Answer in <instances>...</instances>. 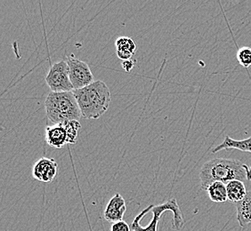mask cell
Returning <instances> with one entry per match:
<instances>
[{
    "label": "cell",
    "mask_w": 251,
    "mask_h": 231,
    "mask_svg": "<svg viewBox=\"0 0 251 231\" xmlns=\"http://www.w3.org/2000/svg\"><path fill=\"white\" fill-rule=\"evenodd\" d=\"M201 189L206 190L213 183L226 185L232 181H251V167L236 159H214L203 164L200 172Z\"/></svg>",
    "instance_id": "cell-1"
},
{
    "label": "cell",
    "mask_w": 251,
    "mask_h": 231,
    "mask_svg": "<svg viewBox=\"0 0 251 231\" xmlns=\"http://www.w3.org/2000/svg\"><path fill=\"white\" fill-rule=\"evenodd\" d=\"M81 115L87 119H98L109 109L111 92L106 84L101 80L95 81L88 87L74 90Z\"/></svg>",
    "instance_id": "cell-2"
},
{
    "label": "cell",
    "mask_w": 251,
    "mask_h": 231,
    "mask_svg": "<svg viewBox=\"0 0 251 231\" xmlns=\"http://www.w3.org/2000/svg\"><path fill=\"white\" fill-rule=\"evenodd\" d=\"M168 211L173 213V230H182L185 223L184 217L176 200L172 198L163 204L157 206L151 205L144 209L138 215L135 217L134 221L131 223L132 231H158V224L160 217Z\"/></svg>",
    "instance_id": "cell-3"
},
{
    "label": "cell",
    "mask_w": 251,
    "mask_h": 231,
    "mask_svg": "<svg viewBox=\"0 0 251 231\" xmlns=\"http://www.w3.org/2000/svg\"><path fill=\"white\" fill-rule=\"evenodd\" d=\"M45 107L48 118L54 125L68 121H78L82 116L73 92H49L46 98Z\"/></svg>",
    "instance_id": "cell-4"
},
{
    "label": "cell",
    "mask_w": 251,
    "mask_h": 231,
    "mask_svg": "<svg viewBox=\"0 0 251 231\" xmlns=\"http://www.w3.org/2000/svg\"><path fill=\"white\" fill-rule=\"evenodd\" d=\"M46 82L51 92H73L74 88L69 76V66L66 60L53 64L46 77Z\"/></svg>",
    "instance_id": "cell-5"
},
{
    "label": "cell",
    "mask_w": 251,
    "mask_h": 231,
    "mask_svg": "<svg viewBox=\"0 0 251 231\" xmlns=\"http://www.w3.org/2000/svg\"><path fill=\"white\" fill-rule=\"evenodd\" d=\"M69 76L74 90L82 89L95 82L94 75L88 64L75 57L73 54L66 58Z\"/></svg>",
    "instance_id": "cell-6"
},
{
    "label": "cell",
    "mask_w": 251,
    "mask_h": 231,
    "mask_svg": "<svg viewBox=\"0 0 251 231\" xmlns=\"http://www.w3.org/2000/svg\"><path fill=\"white\" fill-rule=\"evenodd\" d=\"M58 174V164L53 159L42 158L33 165L32 175L34 178L42 183H52Z\"/></svg>",
    "instance_id": "cell-7"
},
{
    "label": "cell",
    "mask_w": 251,
    "mask_h": 231,
    "mask_svg": "<svg viewBox=\"0 0 251 231\" xmlns=\"http://www.w3.org/2000/svg\"><path fill=\"white\" fill-rule=\"evenodd\" d=\"M126 211V205L125 199L120 193H117L107 204L103 212V217L108 222H121L124 219Z\"/></svg>",
    "instance_id": "cell-8"
},
{
    "label": "cell",
    "mask_w": 251,
    "mask_h": 231,
    "mask_svg": "<svg viewBox=\"0 0 251 231\" xmlns=\"http://www.w3.org/2000/svg\"><path fill=\"white\" fill-rule=\"evenodd\" d=\"M47 143L55 148L61 149L67 144V133L63 124L48 126L46 129Z\"/></svg>",
    "instance_id": "cell-9"
},
{
    "label": "cell",
    "mask_w": 251,
    "mask_h": 231,
    "mask_svg": "<svg viewBox=\"0 0 251 231\" xmlns=\"http://www.w3.org/2000/svg\"><path fill=\"white\" fill-rule=\"evenodd\" d=\"M237 221L240 226L245 228L251 223V191H248L245 198L235 203Z\"/></svg>",
    "instance_id": "cell-10"
},
{
    "label": "cell",
    "mask_w": 251,
    "mask_h": 231,
    "mask_svg": "<svg viewBox=\"0 0 251 231\" xmlns=\"http://www.w3.org/2000/svg\"><path fill=\"white\" fill-rule=\"evenodd\" d=\"M117 55L123 62L133 59V55L136 51V45L133 39L128 37H121L115 42Z\"/></svg>",
    "instance_id": "cell-11"
},
{
    "label": "cell",
    "mask_w": 251,
    "mask_h": 231,
    "mask_svg": "<svg viewBox=\"0 0 251 231\" xmlns=\"http://www.w3.org/2000/svg\"><path fill=\"white\" fill-rule=\"evenodd\" d=\"M223 149H238L244 152L251 153V136L245 140H233L229 136H226L225 140L221 144L218 145L213 149V153H218V151H221Z\"/></svg>",
    "instance_id": "cell-12"
},
{
    "label": "cell",
    "mask_w": 251,
    "mask_h": 231,
    "mask_svg": "<svg viewBox=\"0 0 251 231\" xmlns=\"http://www.w3.org/2000/svg\"><path fill=\"white\" fill-rule=\"evenodd\" d=\"M226 189L228 200L234 204L242 201L248 192L243 182L238 180L227 183Z\"/></svg>",
    "instance_id": "cell-13"
},
{
    "label": "cell",
    "mask_w": 251,
    "mask_h": 231,
    "mask_svg": "<svg viewBox=\"0 0 251 231\" xmlns=\"http://www.w3.org/2000/svg\"><path fill=\"white\" fill-rule=\"evenodd\" d=\"M208 198L212 202L224 203L228 200L226 185L222 183H213L206 189Z\"/></svg>",
    "instance_id": "cell-14"
},
{
    "label": "cell",
    "mask_w": 251,
    "mask_h": 231,
    "mask_svg": "<svg viewBox=\"0 0 251 231\" xmlns=\"http://www.w3.org/2000/svg\"><path fill=\"white\" fill-rule=\"evenodd\" d=\"M63 125L67 133V144H75L77 141L78 131L81 128L79 121H68L63 123Z\"/></svg>",
    "instance_id": "cell-15"
},
{
    "label": "cell",
    "mask_w": 251,
    "mask_h": 231,
    "mask_svg": "<svg viewBox=\"0 0 251 231\" xmlns=\"http://www.w3.org/2000/svg\"><path fill=\"white\" fill-rule=\"evenodd\" d=\"M238 63L242 65V67H251V48L248 46H243L238 50L236 54Z\"/></svg>",
    "instance_id": "cell-16"
},
{
    "label": "cell",
    "mask_w": 251,
    "mask_h": 231,
    "mask_svg": "<svg viewBox=\"0 0 251 231\" xmlns=\"http://www.w3.org/2000/svg\"><path fill=\"white\" fill-rule=\"evenodd\" d=\"M111 231H132V229L126 222H124V221H121V222L112 223L111 227Z\"/></svg>",
    "instance_id": "cell-17"
},
{
    "label": "cell",
    "mask_w": 251,
    "mask_h": 231,
    "mask_svg": "<svg viewBox=\"0 0 251 231\" xmlns=\"http://www.w3.org/2000/svg\"><path fill=\"white\" fill-rule=\"evenodd\" d=\"M135 63H136V61L134 60V59H130L128 61H125V62H123V63H122V68L125 69L126 72H129L131 69L135 66Z\"/></svg>",
    "instance_id": "cell-18"
}]
</instances>
